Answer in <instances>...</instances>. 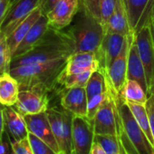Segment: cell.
I'll return each mask as SVG.
<instances>
[{"mask_svg":"<svg viewBox=\"0 0 154 154\" xmlns=\"http://www.w3.org/2000/svg\"><path fill=\"white\" fill-rule=\"evenodd\" d=\"M73 53V45L69 35L60 30L49 27L43 39L32 50L12 59L11 68L58 59H66Z\"/></svg>","mask_w":154,"mask_h":154,"instance_id":"obj_1","label":"cell"},{"mask_svg":"<svg viewBox=\"0 0 154 154\" xmlns=\"http://www.w3.org/2000/svg\"><path fill=\"white\" fill-rule=\"evenodd\" d=\"M67 59L17 66L11 68L10 73L18 81L20 88L41 85L51 92L58 85L59 76L65 67Z\"/></svg>","mask_w":154,"mask_h":154,"instance_id":"obj_2","label":"cell"},{"mask_svg":"<svg viewBox=\"0 0 154 154\" xmlns=\"http://www.w3.org/2000/svg\"><path fill=\"white\" fill-rule=\"evenodd\" d=\"M66 34L72 42L74 53L89 52L96 54L105 35V29L83 6L81 14Z\"/></svg>","mask_w":154,"mask_h":154,"instance_id":"obj_3","label":"cell"},{"mask_svg":"<svg viewBox=\"0 0 154 154\" xmlns=\"http://www.w3.org/2000/svg\"><path fill=\"white\" fill-rule=\"evenodd\" d=\"M120 125L118 136L126 154H154V147L138 124L127 103H119Z\"/></svg>","mask_w":154,"mask_h":154,"instance_id":"obj_4","label":"cell"},{"mask_svg":"<svg viewBox=\"0 0 154 154\" xmlns=\"http://www.w3.org/2000/svg\"><path fill=\"white\" fill-rule=\"evenodd\" d=\"M45 112L60 151L72 154V121L74 115L63 108V110L48 108Z\"/></svg>","mask_w":154,"mask_h":154,"instance_id":"obj_5","label":"cell"},{"mask_svg":"<svg viewBox=\"0 0 154 154\" xmlns=\"http://www.w3.org/2000/svg\"><path fill=\"white\" fill-rule=\"evenodd\" d=\"M49 91L38 85L28 88H20L17 103L14 107L22 114H36L48 109Z\"/></svg>","mask_w":154,"mask_h":154,"instance_id":"obj_6","label":"cell"},{"mask_svg":"<svg viewBox=\"0 0 154 154\" xmlns=\"http://www.w3.org/2000/svg\"><path fill=\"white\" fill-rule=\"evenodd\" d=\"M131 31L136 35L149 26L154 17V0H124Z\"/></svg>","mask_w":154,"mask_h":154,"instance_id":"obj_7","label":"cell"},{"mask_svg":"<svg viewBox=\"0 0 154 154\" xmlns=\"http://www.w3.org/2000/svg\"><path fill=\"white\" fill-rule=\"evenodd\" d=\"M134 34H131L127 37V41L120 53L115 58L112 63L110 65L105 72V77L108 83V86L120 97L124 85L127 82V63H128V54L129 47L133 38Z\"/></svg>","mask_w":154,"mask_h":154,"instance_id":"obj_8","label":"cell"},{"mask_svg":"<svg viewBox=\"0 0 154 154\" xmlns=\"http://www.w3.org/2000/svg\"><path fill=\"white\" fill-rule=\"evenodd\" d=\"M94 121L74 116L72 121V154H90L94 141Z\"/></svg>","mask_w":154,"mask_h":154,"instance_id":"obj_9","label":"cell"},{"mask_svg":"<svg viewBox=\"0 0 154 154\" xmlns=\"http://www.w3.org/2000/svg\"><path fill=\"white\" fill-rule=\"evenodd\" d=\"M127 37L128 35L105 32L100 49L96 54L99 62L98 70L105 74L110 65L122 52L127 41Z\"/></svg>","mask_w":154,"mask_h":154,"instance_id":"obj_10","label":"cell"},{"mask_svg":"<svg viewBox=\"0 0 154 154\" xmlns=\"http://www.w3.org/2000/svg\"><path fill=\"white\" fill-rule=\"evenodd\" d=\"M135 43L143 63L149 90L154 85V45L149 26L135 35Z\"/></svg>","mask_w":154,"mask_h":154,"instance_id":"obj_11","label":"cell"},{"mask_svg":"<svg viewBox=\"0 0 154 154\" xmlns=\"http://www.w3.org/2000/svg\"><path fill=\"white\" fill-rule=\"evenodd\" d=\"M39 4L40 0H15L9 7L0 31L8 36L20 23L39 8Z\"/></svg>","mask_w":154,"mask_h":154,"instance_id":"obj_12","label":"cell"},{"mask_svg":"<svg viewBox=\"0 0 154 154\" xmlns=\"http://www.w3.org/2000/svg\"><path fill=\"white\" fill-rule=\"evenodd\" d=\"M24 117L29 133H32L36 136L38 139L49 145L56 152H61L54 132L52 131L46 112H43L36 114L25 115Z\"/></svg>","mask_w":154,"mask_h":154,"instance_id":"obj_13","label":"cell"},{"mask_svg":"<svg viewBox=\"0 0 154 154\" xmlns=\"http://www.w3.org/2000/svg\"><path fill=\"white\" fill-rule=\"evenodd\" d=\"M80 2L81 0H60L46 16L49 26L60 31L68 26L79 12Z\"/></svg>","mask_w":154,"mask_h":154,"instance_id":"obj_14","label":"cell"},{"mask_svg":"<svg viewBox=\"0 0 154 154\" xmlns=\"http://www.w3.org/2000/svg\"><path fill=\"white\" fill-rule=\"evenodd\" d=\"M61 105L74 116L87 117L88 98L85 87L65 89L61 96Z\"/></svg>","mask_w":154,"mask_h":154,"instance_id":"obj_15","label":"cell"},{"mask_svg":"<svg viewBox=\"0 0 154 154\" xmlns=\"http://www.w3.org/2000/svg\"><path fill=\"white\" fill-rule=\"evenodd\" d=\"M5 131L9 135L12 141H19L28 138V130L24 115H22L14 106H4Z\"/></svg>","mask_w":154,"mask_h":154,"instance_id":"obj_16","label":"cell"},{"mask_svg":"<svg viewBox=\"0 0 154 154\" xmlns=\"http://www.w3.org/2000/svg\"><path fill=\"white\" fill-rule=\"evenodd\" d=\"M49 23L46 16L42 15L40 18L35 23V25L30 28L23 41L17 46L16 51L13 54L12 59L21 56L30 50H32L45 36L46 32L49 29Z\"/></svg>","mask_w":154,"mask_h":154,"instance_id":"obj_17","label":"cell"},{"mask_svg":"<svg viewBox=\"0 0 154 154\" xmlns=\"http://www.w3.org/2000/svg\"><path fill=\"white\" fill-rule=\"evenodd\" d=\"M99 69V62L97 56L94 53H73L67 61L63 71V73H80L85 72H94Z\"/></svg>","mask_w":154,"mask_h":154,"instance_id":"obj_18","label":"cell"},{"mask_svg":"<svg viewBox=\"0 0 154 154\" xmlns=\"http://www.w3.org/2000/svg\"><path fill=\"white\" fill-rule=\"evenodd\" d=\"M127 80H134L138 82L145 92L149 94V88L146 79V73L143 63L141 62L137 45L135 43V35L131 39L129 54H128V63H127Z\"/></svg>","mask_w":154,"mask_h":154,"instance_id":"obj_19","label":"cell"},{"mask_svg":"<svg viewBox=\"0 0 154 154\" xmlns=\"http://www.w3.org/2000/svg\"><path fill=\"white\" fill-rule=\"evenodd\" d=\"M105 32L129 35L132 34L129 26L128 15L124 5V0H117L115 9L104 26Z\"/></svg>","mask_w":154,"mask_h":154,"instance_id":"obj_20","label":"cell"},{"mask_svg":"<svg viewBox=\"0 0 154 154\" xmlns=\"http://www.w3.org/2000/svg\"><path fill=\"white\" fill-rule=\"evenodd\" d=\"M19 91V83L10 72L0 74V103L3 106H14Z\"/></svg>","mask_w":154,"mask_h":154,"instance_id":"obj_21","label":"cell"},{"mask_svg":"<svg viewBox=\"0 0 154 154\" xmlns=\"http://www.w3.org/2000/svg\"><path fill=\"white\" fill-rule=\"evenodd\" d=\"M42 16V12L39 8H37L34 12H32L22 23H20L14 31L8 36V43L13 56L14 52L17 48V46L20 45V43L23 41L30 28L35 25V23Z\"/></svg>","mask_w":154,"mask_h":154,"instance_id":"obj_22","label":"cell"},{"mask_svg":"<svg viewBox=\"0 0 154 154\" xmlns=\"http://www.w3.org/2000/svg\"><path fill=\"white\" fill-rule=\"evenodd\" d=\"M121 97L127 103L145 105L149 94L138 82L134 80H127Z\"/></svg>","mask_w":154,"mask_h":154,"instance_id":"obj_23","label":"cell"},{"mask_svg":"<svg viewBox=\"0 0 154 154\" xmlns=\"http://www.w3.org/2000/svg\"><path fill=\"white\" fill-rule=\"evenodd\" d=\"M87 98L90 100L95 95L105 94L108 92V83L103 72L96 70L92 72L85 86Z\"/></svg>","mask_w":154,"mask_h":154,"instance_id":"obj_24","label":"cell"},{"mask_svg":"<svg viewBox=\"0 0 154 154\" xmlns=\"http://www.w3.org/2000/svg\"><path fill=\"white\" fill-rule=\"evenodd\" d=\"M127 104L130 107L132 114L134 115L138 124L140 125V127L141 128V130L143 131V132L149 139L151 145L154 147V140L151 134L150 122H149V118L146 106L142 104H137V103H127Z\"/></svg>","mask_w":154,"mask_h":154,"instance_id":"obj_25","label":"cell"},{"mask_svg":"<svg viewBox=\"0 0 154 154\" xmlns=\"http://www.w3.org/2000/svg\"><path fill=\"white\" fill-rule=\"evenodd\" d=\"M93 72H85L80 73L66 74L62 72L58 79V85L63 86L65 89L73 87H85Z\"/></svg>","mask_w":154,"mask_h":154,"instance_id":"obj_26","label":"cell"},{"mask_svg":"<svg viewBox=\"0 0 154 154\" xmlns=\"http://www.w3.org/2000/svg\"><path fill=\"white\" fill-rule=\"evenodd\" d=\"M94 141L109 154H126L119 136L95 134Z\"/></svg>","mask_w":154,"mask_h":154,"instance_id":"obj_27","label":"cell"},{"mask_svg":"<svg viewBox=\"0 0 154 154\" xmlns=\"http://www.w3.org/2000/svg\"><path fill=\"white\" fill-rule=\"evenodd\" d=\"M12 54L8 43V36L0 31V74L10 72Z\"/></svg>","mask_w":154,"mask_h":154,"instance_id":"obj_28","label":"cell"},{"mask_svg":"<svg viewBox=\"0 0 154 154\" xmlns=\"http://www.w3.org/2000/svg\"><path fill=\"white\" fill-rule=\"evenodd\" d=\"M108 96V92L105 94H98L88 100V106H87V118L91 121H94L95 118L96 113L98 112L101 106L105 102Z\"/></svg>","mask_w":154,"mask_h":154,"instance_id":"obj_29","label":"cell"},{"mask_svg":"<svg viewBox=\"0 0 154 154\" xmlns=\"http://www.w3.org/2000/svg\"><path fill=\"white\" fill-rule=\"evenodd\" d=\"M28 139L35 154H60L32 133L28 134Z\"/></svg>","mask_w":154,"mask_h":154,"instance_id":"obj_30","label":"cell"},{"mask_svg":"<svg viewBox=\"0 0 154 154\" xmlns=\"http://www.w3.org/2000/svg\"><path fill=\"white\" fill-rule=\"evenodd\" d=\"M117 0H100V12H101V21L103 27L108 23L110 17H112Z\"/></svg>","mask_w":154,"mask_h":154,"instance_id":"obj_31","label":"cell"},{"mask_svg":"<svg viewBox=\"0 0 154 154\" xmlns=\"http://www.w3.org/2000/svg\"><path fill=\"white\" fill-rule=\"evenodd\" d=\"M11 144L15 154H35L28 138H26L19 141L11 140Z\"/></svg>","mask_w":154,"mask_h":154,"instance_id":"obj_32","label":"cell"},{"mask_svg":"<svg viewBox=\"0 0 154 154\" xmlns=\"http://www.w3.org/2000/svg\"><path fill=\"white\" fill-rule=\"evenodd\" d=\"M82 3L86 11L102 23L100 12V0H82Z\"/></svg>","mask_w":154,"mask_h":154,"instance_id":"obj_33","label":"cell"},{"mask_svg":"<svg viewBox=\"0 0 154 154\" xmlns=\"http://www.w3.org/2000/svg\"><path fill=\"white\" fill-rule=\"evenodd\" d=\"M145 106H146V109H147V112H148V114H149L151 134H152L153 140H154V95L153 94L149 95Z\"/></svg>","mask_w":154,"mask_h":154,"instance_id":"obj_34","label":"cell"},{"mask_svg":"<svg viewBox=\"0 0 154 154\" xmlns=\"http://www.w3.org/2000/svg\"><path fill=\"white\" fill-rule=\"evenodd\" d=\"M59 1L60 0H40L39 8L42 12V15L47 16Z\"/></svg>","mask_w":154,"mask_h":154,"instance_id":"obj_35","label":"cell"},{"mask_svg":"<svg viewBox=\"0 0 154 154\" xmlns=\"http://www.w3.org/2000/svg\"><path fill=\"white\" fill-rule=\"evenodd\" d=\"M10 5H11V0H0V27H1L5 20V17L8 14Z\"/></svg>","mask_w":154,"mask_h":154,"instance_id":"obj_36","label":"cell"},{"mask_svg":"<svg viewBox=\"0 0 154 154\" xmlns=\"http://www.w3.org/2000/svg\"><path fill=\"white\" fill-rule=\"evenodd\" d=\"M90 154H109V153H107L97 142L94 141V144H93Z\"/></svg>","mask_w":154,"mask_h":154,"instance_id":"obj_37","label":"cell"},{"mask_svg":"<svg viewBox=\"0 0 154 154\" xmlns=\"http://www.w3.org/2000/svg\"><path fill=\"white\" fill-rule=\"evenodd\" d=\"M3 107H0V141H1V140H2L3 133L5 131V122H4Z\"/></svg>","mask_w":154,"mask_h":154,"instance_id":"obj_38","label":"cell"},{"mask_svg":"<svg viewBox=\"0 0 154 154\" xmlns=\"http://www.w3.org/2000/svg\"><path fill=\"white\" fill-rule=\"evenodd\" d=\"M150 28V34H151V37H152V41H153V45H154V17L151 21V24L149 26Z\"/></svg>","mask_w":154,"mask_h":154,"instance_id":"obj_39","label":"cell"},{"mask_svg":"<svg viewBox=\"0 0 154 154\" xmlns=\"http://www.w3.org/2000/svg\"><path fill=\"white\" fill-rule=\"evenodd\" d=\"M4 154H15V152H14V149H13V147H11L6 153H4Z\"/></svg>","mask_w":154,"mask_h":154,"instance_id":"obj_40","label":"cell"},{"mask_svg":"<svg viewBox=\"0 0 154 154\" xmlns=\"http://www.w3.org/2000/svg\"><path fill=\"white\" fill-rule=\"evenodd\" d=\"M149 94H153V95H154V85L149 90Z\"/></svg>","mask_w":154,"mask_h":154,"instance_id":"obj_41","label":"cell"},{"mask_svg":"<svg viewBox=\"0 0 154 154\" xmlns=\"http://www.w3.org/2000/svg\"><path fill=\"white\" fill-rule=\"evenodd\" d=\"M60 154H68V153H65V152H60Z\"/></svg>","mask_w":154,"mask_h":154,"instance_id":"obj_42","label":"cell"},{"mask_svg":"<svg viewBox=\"0 0 154 154\" xmlns=\"http://www.w3.org/2000/svg\"><path fill=\"white\" fill-rule=\"evenodd\" d=\"M0 107H3V105H2L1 103H0Z\"/></svg>","mask_w":154,"mask_h":154,"instance_id":"obj_43","label":"cell"},{"mask_svg":"<svg viewBox=\"0 0 154 154\" xmlns=\"http://www.w3.org/2000/svg\"><path fill=\"white\" fill-rule=\"evenodd\" d=\"M14 1H15V0H11V3H12V2H14Z\"/></svg>","mask_w":154,"mask_h":154,"instance_id":"obj_44","label":"cell"},{"mask_svg":"<svg viewBox=\"0 0 154 154\" xmlns=\"http://www.w3.org/2000/svg\"><path fill=\"white\" fill-rule=\"evenodd\" d=\"M81 1H82V0H81Z\"/></svg>","mask_w":154,"mask_h":154,"instance_id":"obj_45","label":"cell"}]
</instances>
